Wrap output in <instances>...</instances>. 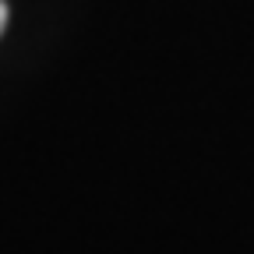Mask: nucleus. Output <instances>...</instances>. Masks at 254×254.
<instances>
[{"mask_svg": "<svg viewBox=\"0 0 254 254\" xmlns=\"http://www.w3.org/2000/svg\"><path fill=\"white\" fill-rule=\"evenodd\" d=\"M4 25H7V4L0 0V32H4Z\"/></svg>", "mask_w": 254, "mask_h": 254, "instance_id": "1", "label": "nucleus"}]
</instances>
